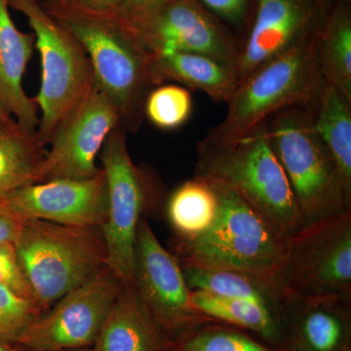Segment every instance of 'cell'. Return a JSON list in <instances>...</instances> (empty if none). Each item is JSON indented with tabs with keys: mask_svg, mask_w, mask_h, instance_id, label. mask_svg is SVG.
Segmentation results:
<instances>
[{
	"mask_svg": "<svg viewBox=\"0 0 351 351\" xmlns=\"http://www.w3.org/2000/svg\"><path fill=\"white\" fill-rule=\"evenodd\" d=\"M44 10L82 44L93 68L95 82L105 92L126 132L135 133L145 117V103L152 91L147 53L117 23L76 8L64 0H43Z\"/></svg>",
	"mask_w": 351,
	"mask_h": 351,
	"instance_id": "cell-1",
	"label": "cell"
},
{
	"mask_svg": "<svg viewBox=\"0 0 351 351\" xmlns=\"http://www.w3.org/2000/svg\"><path fill=\"white\" fill-rule=\"evenodd\" d=\"M197 154L195 177L232 189L286 239L304 230L287 176L270 145L267 119L230 144L201 141Z\"/></svg>",
	"mask_w": 351,
	"mask_h": 351,
	"instance_id": "cell-2",
	"label": "cell"
},
{
	"mask_svg": "<svg viewBox=\"0 0 351 351\" xmlns=\"http://www.w3.org/2000/svg\"><path fill=\"white\" fill-rule=\"evenodd\" d=\"M211 182L219 200L213 225L193 239L173 237L181 267L234 270L274 282L287 256L290 239L276 232L235 191Z\"/></svg>",
	"mask_w": 351,
	"mask_h": 351,
	"instance_id": "cell-3",
	"label": "cell"
},
{
	"mask_svg": "<svg viewBox=\"0 0 351 351\" xmlns=\"http://www.w3.org/2000/svg\"><path fill=\"white\" fill-rule=\"evenodd\" d=\"M315 108L292 106L267 119L270 145L287 176L304 228L351 213V198L314 128Z\"/></svg>",
	"mask_w": 351,
	"mask_h": 351,
	"instance_id": "cell-4",
	"label": "cell"
},
{
	"mask_svg": "<svg viewBox=\"0 0 351 351\" xmlns=\"http://www.w3.org/2000/svg\"><path fill=\"white\" fill-rule=\"evenodd\" d=\"M317 40L272 58L254 69L226 103L225 119L203 140L213 145L230 144L283 108H315L326 85L318 60Z\"/></svg>",
	"mask_w": 351,
	"mask_h": 351,
	"instance_id": "cell-5",
	"label": "cell"
},
{
	"mask_svg": "<svg viewBox=\"0 0 351 351\" xmlns=\"http://www.w3.org/2000/svg\"><path fill=\"white\" fill-rule=\"evenodd\" d=\"M14 244L34 300L44 311L108 267L100 228L21 219Z\"/></svg>",
	"mask_w": 351,
	"mask_h": 351,
	"instance_id": "cell-6",
	"label": "cell"
},
{
	"mask_svg": "<svg viewBox=\"0 0 351 351\" xmlns=\"http://www.w3.org/2000/svg\"><path fill=\"white\" fill-rule=\"evenodd\" d=\"M9 7L27 18L36 36L43 68L40 90L34 98L43 113L36 135L47 145L58 124L93 85V68L80 40L39 1L9 0Z\"/></svg>",
	"mask_w": 351,
	"mask_h": 351,
	"instance_id": "cell-7",
	"label": "cell"
},
{
	"mask_svg": "<svg viewBox=\"0 0 351 351\" xmlns=\"http://www.w3.org/2000/svg\"><path fill=\"white\" fill-rule=\"evenodd\" d=\"M126 134L122 125L117 126L99 154L108 189L107 215L100 230L108 267L122 283L130 285L138 223L158 195L154 178L132 161Z\"/></svg>",
	"mask_w": 351,
	"mask_h": 351,
	"instance_id": "cell-8",
	"label": "cell"
},
{
	"mask_svg": "<svg viewBox=\"0 0 351 351\" xmlns=\"http://www.w3.org/2000/svg\"><path fill=\"white\" fill-rule=\"evenodd\" d=\"M274 284L281 298L338 295L351 300V213L307 226L291 239Z\"/></svg>",
	"mask_w": 351,
	"mask_h": 351,
	"instance_id": "cell-9",
	"label": "cell"
},
{
	"mask_svg": "<svg viewBox=\"0 0 351 351\" xmlns=\"http://www.w3.org/2000/svg\"><path fill=\"white\" fill-rule=\"evenodd\" d=\"M122 27L152 56L198 53L237 71L241 51L239 38L195 0H171Z\"/></svg>",
	"mask_w": 351,
	"mask_h": 351,
	"instance_id": "cell-10",
	"label": "cell"
},
{
	"mask_svg": "<svg viewBox=\"0 0 351 351\" xmlns=\"http://www.w3.org/2000/svg\"><path fill=\"white\" fill-rule=\"evenodd\" d=\"M134 286L173 343L196 328L213 322L193 307L181 265L159 242L145 217L136 234Z\"/></svg>",
	"mask_w": 351,
	"mask_h": 351,
	"instance_id": "cell-11",
	"label": "cell"
},
{
	"mask_svg": "<svg viewBox=\"0 0 351 351\" xmlns=\"http://www.w3.org/2000/svg\"><path fill=\"white\" fill-rule=\"evenodd\" d=\"M119 125L117 108L95 82L53 132L36 184L96 177L101 171L96 158L108 135Z\"/></svg>",
	"mask_w": 351,
	"mask_h": 351,
	"instance_id": "cell-12",
	"label": "cell"
},
{
	"mask_svg": "<svg viewBox=\"0 0 351 351\" xmlns=\"http://www.w3.org/2000/svg\"><path fill=\"white\" fill-rule=\"evenodd\" d=\"M122 286L106 267L55 302L27 328L17 346L38 350L92 348Z\"/></svg>",
	"mask_w": 351,
	"mask_h": 351,
	"instance_id": "cell-13",
	"label": "cell"
},
{
	"mask_svg": "<svg viewBox=\"0 0 351 351\" xmlns=\"http://www.w3.org/2000/svg\"><path fill=\"white\" fill-rule=\"evenodd\" d=\"M336 0H255L237 64L239 84L254 69L318 39Z\"/></svg>",
	"mask_w": 351,
	"mask_h": 351,
	"instance_id": "cell-14",
	"label": "cell"
},
{
	"mask_svg": "<svg viewBox=\"0 0 351 351\" xmlns=\"http://www.w3.org/2000/svg\"><path fill=\"white\" fill-rule=\"evenodd\" d=\"M0 203L20 219L100 228L108 209L105 173L101 169L89 180L60 179L27 184L0 197Z\"/></svg>",
	"mask_w": 351,
	"mask_h": 351,
	"instance_id": "cell-15",
	"label": "cell"
},
{
	"mask_svg": "<svg viewBox=\"0 0 351 351\" xmlns=\"http://www.w3.org/2000/svg\"><path fill=\"white\" fill-rule=\"evenodd\" d=\"M281 308V350L343 351L351 346V300L284 295Z\"/></svg>",
	"mask_w": 351,
	"mask_h": 351,
	"instance_id": "cell-16",
	"label": "cell"
},
{
	"mask_svg": "<svg viewBox=\"0 0 351 351\" xmlns=\"http://www.w3.org/2000/svg\"><path fill=\"white\" fill-rule=\"evenodd\" d=\"M9 0H0V110L31 134L38 132V107L25 95L23 76L36 47L34 34H25L14 24Z\"/></svg>",
	"mask_w": 351,
	"mask_h": 351,
	"instance_id": "cell-17",
	"label": "cell"
},
{
	"mask_svg": "<svg viewBox=\"0 0 351 351\" xmlns=\"http://www.w3.org/2000/svg\"><path fill=\"white\" fill-rule=\"evenodd\" d=\"M174 343L154 319L134 284H123L106 316L93 351H167Z\"/></svg>",
	"mask_w": 351,
	"mask_h": 351,
	"instance_id": "cell-18",
	"label": "cell"
},
{
	"mask_svg": "<svg viewBox=\"0 0 351 351\" xmlns=\"http://www.w3.org/2000/svg\"><path fill=\"white\" fill-rule=\"evenodd\" d=\"M151 77L154 86L168 82L201 90L214 101L228 103L239 86L237 71L206 55L173 52L152 56Z\"/></svg>",
	"mask_w": 351,
	"mask_h": 351,
	"instance_id": "cell-19",
	"label": "cell"
},
{
	"mask_svg": "<svg viewBox=\"0 0 351 351\" xmlns=\"http://www.w3.org/2000/svg\"><path fill=\"white\" fill-rule=\"evenodd\" d=\"M191 304L201 314L230 326L251 332L267 345L280 348L282 316L274 309L247 300L232 299L191 290Z\"/></svg>",
	"mask_w": 351,
	"mask_h": 351,
	"instance_id": "cell-20",
	"label": "cell"
},
{
	"mask_svg": "<svg viewBox=\"0 0 351 351\" xmlns=\"http://www.w3.org/2000/svg\"><path fill=\"white\" fill-rule=\"evenodd\" d=\"M45 147L15 119H0V197L36 184Z\"/></svg>",
	"mask_w": 351,
	"mask_h": 351,
	"instance_id": "cell-21",
	"label": "cell"
},
{
	"mask_svg": "<svg viewBox=\"0 0 351 351\" xmlns=\"http://www.w3.org/2000/svg\"><path fill=\"white\" fill-rule=\"evenodd\" d=\"M314 128L331 154L351 198V101L327 83L314 110Z\"/></svg>",
	"mask_w": 351,
	"mask_h": 351,
	"instance_id": "cell-22",
	"label": "cell"
},
{
	"mask_svg": "<svg viewBox=\"0 0 351 351\" xmlns=\"http://www.w3.org/2000/svg\"><path fill=\"white\" fill-rule=\"evenodd\" d=\"M321 73L351 101V0H336L317 40Z\"/></svg>",
	"mask_w": 351,
	"mask_h": 351,
	"instance_id": "cell-23",
	"label": "cell"
},
{
	"mask_svg": "<svg viewBox=\"0 0 351 351\" xmlns=\"http://www.w3.org/2000/svg\"><path fill=\"white\" fill-rule=\"evenodd\" d=\"M218 209V196L211 182L195 176L171 193L165 211L174 237L193 239L211 228Z\"/></svg>",
	"mask_w": 351,
	"mask_h": 351,
	"instance_id": "cell-24",
	"label": "cell"
},
{
	"mask_svg": "<svg viewBox=\"0 0 351 351\" xmlns=\"http://www.w3.org/2000/svg\"><path fill=\"white\" fill-rule=\"evenodd\" d=\"M182 269L191 290L258 302L282 316L281 295L271 281L234 270L197 267H182Z\"/></svg>",
	"mask_w": 351,
	"mask_h": 351,
	"instance_id": "cell-25",
	"label": "cell"
},
{
	"mask_svg": "<svg viewBox=\"0 0 351 351\" xmlns=\"http://www.w3.org/2000/svg\"><path fill=\"white\" fill-rule=\"evenodd\" d=\"M174 351H282L251 332L223 323H206L177 339Z\"/></svg>",
	"mask_w": 351,
	"mask_h": 351,
	"instance_id": "cell-26",
	"label": "cell"
},
{
	"mask_svg": "<svg viewBox=\"0 0 351 351\" xmlns=\"http://www.w3.org/2000/svg\"><path fill=\"white\" fill-rule=\"evenodd\" d=\"M193 112V97L178 85H159L147 95L145 117L157 128L175 130L188 121Z\"/></svg>",
	"mask_w": 351,
	"mask_h": 351,
	"instance_id": "cell-27",
	"label": "cell"
},
{
	"mask_svg": "<svg viewBox=\"0 0 351 351\" xmlns=\"http://www.w3.org/2000/svg\"><path fill=\"white\" fill-rule=\"evenodd\" d=\"M45 313L38 302L0 284V341L17 345L27 328Z\"/></svg>",
	"mask_w": 351,
	"mask_h": 351,
	"instance_id": "cell-28",
	"label": "cell"
},
{
	"mask_svg": "<svg viewBox=\"0 0 351 351\" xmlns=\"http://www.w3.org/2000/svg\"><path fill=\"white\" fill-rule=\"evenodd\" d=\"M239 38H243L250 23L255 0H195Z\"/></svg>",
	"mask_w": 351,
	"mask_h": 351,
	"instance_id": "cell-29",
	"label": "cell"
},
{
	"mask_svg": "<svg viewBox=\"0 0 351 351\" xmlns=\"http://www.w3.org/2000/svg\"><path fill=\"white\" fill-rule=\"evenodd\" d=\"M0 284L25 299L36 302L13 242L0 244Z\"/></svg>",
	"mask_w": 351,
	"mask_h": 351,
	"instance_id": "cell-30",
	"label": "cell"
},
{
	"mask_svg": "<svg viewBox=\"0 0 351 351\" xmlns=\"http://www.w3.org/2000/svg\"><path fill=\"white\" fill-rule=\"evenodd\" d=\"M171 0H125L114 19L122 27L142 19Z\"/></svg>",
	"mask_w": 351,
	"mask_h": 351,
	"instance_id": "cell-31",
	"label": "cell"
},
{
	"mask_svg": "<svg viewBox=\"0 0 351 351\" xmlns=\"http://www.w3.org/2000/svg\"><path fill=\"white\" fill-rule=\"evenodd\" d=\"M76 8L86 12L115 18L125 0H64Z\"/></svg>",
	"mask_w": 351,
	"mask_h": 351,
	"instance_id": "cell-32",
	"label": "cell"
},
{
	"mask_svg": "<svg viewBox=\"0 0 351 351\" xmlns=\"http://www.w3.org/2000/svg\"><path fill=\"white\" fill-rule=\"evenodd\" d=\"M21 219L14 216L0 203V244L15 242L19 234Z\"/></svg>",
	"mask_w": 351,
	"mask_h": 351,
	"instance_id": "cell-33",
	"label": "cell"
},
{
	"mask_svg": "<svg viewBox=\"0 0 351 351\" xmlns=\"http://www.w3.org/2000/svg\"><path fill=\"white\" fill-rule=\"evenodd\" d=\"M18 351H93L92 348H69V350H29V348H24L22 346H18Z\"/></svg>",
	"mask_w": 351,
	"mask_h": 351,
	"instance_id": "cell-34",
	"label": "cell"
},
{
	"mask_svg": "<svg viewBox=\"0 0 351 351\" xmlns=\"http://www.w3.org/2000/svg\"><path fill=\"white\" fill-rule=\"evenodd\" d=\"M0 351H18V346L0 341Z\"/></svg>",
	"mask_w": 351,
	"mask_h": 351,
	"instance_id": "cell-35",
	"label": "cell"
},
{
	"mask_svg": "<svg viewBox=\"0 0 351 351\" xmlns=\"http://www.w3.org/2000/svg\"><path fill=\"white\" fill-rule=\"evenodd\" d=\"M0 119L9 120L13 119V117H9V115H7L6 113H4L0 110Z\"/></svg>",
	"mask_w": 351,
	"mask_h": 351,
	"instance_id": "cell-36",
	"label": "cell"
},
{
	"mask_svg": "<svg viewBox=\"0 0 351 351\" xmlns=\"http://www.w3.org/2000/svg\"><path fill=\"white\" fill-rule=\"evenodd\" d=\"M343 351H351V346H346L345 350H343Z\"/></svg>",
	"mask_w": 351,
	"mask_h": 351,
	"instance_id": "cell-37",
	"label": "cell"
},
{
	"mask_svg": "<svg viewBox=\"0 0 351 351\" xmlns=\"http://www.w3.org/2000/svg\"><path fill=\"white\" fill-rule=\"evenodd\" d=\"M36 1L40 2V1H43V0H36Z\"/></svg>",
	"mask_w": 351,
	"mask_h": 351,
	"instance_id": "cell-38",
	"label": "cell"
},
{
	"mask_svg": "<svg viewBox=\"0 0 351 351\" xmlns=\"http://www.w3.org/2000/svg\"><path fill=\"white\" fill-rule=\"evenodd\" d=\"M167 351H174V350H167Z\"/></svg>",
	"mask_w": 351,
	"mask_h": 351,
	"instance_id": "cell-39",
	"label": "cell"
}]
</instances>
